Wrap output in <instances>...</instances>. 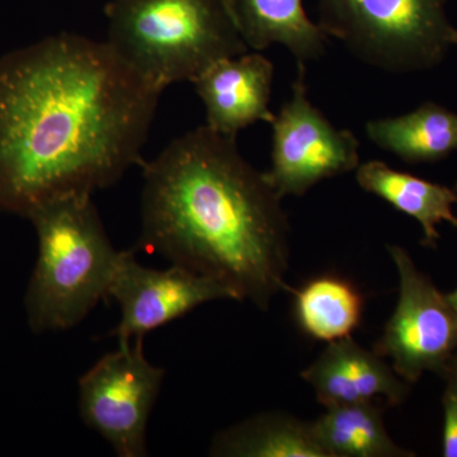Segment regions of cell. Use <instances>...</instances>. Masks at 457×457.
<instances>
[{"instance_id":"1","label":"cell","mask_w":457,"mask_h":457,"mask_svg":"<svg viewBox=\"0 0 457 457\" xmlns=\"http://www.w3.org/2000/svg\"><path fill=\"white\" fill-rule=\"evenodd\" d=\"M162 93L107 42L73 33L0 57V213L27 219L143 164Z\"/></svg>"},{"instance_id":"10","label":"cell","mask_w":457,"mask_h":457,"mask_svg":"<svg viewBox=\"0 0 457 457\" xmlns=\"http://www.w3.org/2000/svg\"><path fill=\"white\" fill-rule=\"evenodd\" d=\"M275 68L260 53L225 57L210 65L192 82L206 108V126L237 137L258 121L272 123L270 112Z\"/></svg>"},{"instance_id":"8","label":"cell","mask_w":457,"mask_h":457,"mask_svg":"<svg viewBox=\"0 0 457 457\" xmlns=\"http://www.w3.org/2000/svg\"><path fill=\"white\" fill-rule=\"evenodd\" d=\"M399 275V299L374 351L393 361L407 383L427 371L442 376L457 353V315L404 248L389 245Z\"/></svg>"},{"instance_id":"17","label":"cell","mask_w":457,"mask_h":457,"mask_svg":"<svg viewBox=\"0 0 457 457\" xmlns=\"http://www.w3.org/2000/svg\"><path fill=\"white\" fill-rule=\"evenodd\" d=\"M293 293L295 318L311 338L332 343L351 337L359 328L365 302L348 279L324 275Z\"/></svg>"},{"instance_id":"3","label":"cell","mask_w":457,"mask_h":457,"mask_svg":"<svg viewBox=\"0 0 457 457\" xmlns=\"http://www.w3.org/2000/svg\"><path fill=\"white\" fill-rule=\"evenodd\" d=\"M38 242L27 286V323L33 333L62 332L108 299L121 252L102 225L92 195L56 198L27 216Z\"/></svg>"},{"instance_id":"18","label":"cell","mask_w":457,"mask_h":457,"mask_svg":"<svg viewBox=\"0 0 457 457\" xmlns=\"http://www.w3.org/2000/svg\"><path fill=\"white\" fill-rule=\"evenodd\" d=\"M446 381L444 398L442 456L457 457V353L441 376Z\"/></svg>"},{"instance_id":"9","label":"cell","mask_w":457,"mask_h":457,"mask_svg":"<svg viewBox=\"0 0 457 457\" xmlns=\"http://www.w3.org/2000/svg\"><path fill=\"white\" fill-rule=\"evenodd\" d=\"M108 299L121 311L111 336L123 343L144 339L204 303L236 300L225 286L179 264L165 270L143 266L134 251L121 252Z\"/></svg>"},{"instance_id":"6","label":"cell","mask_w":457,"mask_h":457,"mask_svg":"<svg viewBox=\"0 0 457 457\" xmlns=\"http://www.w3.org/2000/svg\"><path fill=\"white\" fill-rule=\"evenodd\" d=\"M165 371L147 361L144 339L119 342L79 380V414L120 457L146 455V427Z\"/></svg>"},{"instance_id":"7","label":"cell","mask_w":457,"mask_h":457,"mask_svg":"<svg viewBox=\"0 0 457 457\" xmlns=\"http://www.w3.org/2000/svg\"><path fill=\"white\" fill-rule=\"evenodd\" d=\"M305 65H297L291 98L272 123L270 168L264 173L278 197L303 196L321 180L356 170L360 141L339 130L312 104Z\"/></svg>"},{"instance_id":"4","label":"cell","mask_w":457,"mask_h":457,"mask_svg":"<svg viewBox=\"0 0 457 457\" xmlns=\"http://www.w3.org/2000/svg\"><path fill=\"white\" fill-rule=\"evenodd\" d=\"M106 16L107 44L162 90L249 49L225 0H110Z\"/></svg>"},{"instance_id":"12","label":"cell","mask_w":457,"mask_h":457,"mask_svg":"<svg viewBox=\"0 0 457 457\" xmlns=\"http://www.w3.org/2000/svg\"><path fill=\"white\" fill-rule=\"evenodd\" d=\"M246 46L262 51L282 45L297 64L317 60L329 36L306 14L303 0H225Z\"/></svg>"},{"instance_id":"14","label":"cell","mask_w":457,"mask_h":457,"mask_svg":"<svg viewBox=\"0 0 457 457\" xmlns=\"http://www.w3.org/2000/svg\"><path fill=\"white\" fill-rule=\"evenodd\" d=\"M366 134L405 163H436L457 152V113L426 102L402 116L372 120Z\"/></svg>"},{"instance_id":"15","label":"cell","mask_w":457,"mask_h":457,"mask_svg":"<svg viewBox=\"0 0 457 457\" xmlns=\"http://www.w3.org/2000/svg\"><path fill=\"white\" fill-rule=\"evenodd\" d=\"M327 457H411L385 428L383 408L374 402L335 405L311 423Z\"/></svg>"},{"instance_id":"11","label":"cell","mask_w":457,"mask_h":457,"mask_svg":"<svg viewBox=\"0 0 457 457\" xmlns=\"http://www.w3.org/2000/svg\"><path fill=\"white\" fill-rule=\"evenodd\" d=\"M302 378L312 385L324 407L383 399L394 407L407 398V381L396 375L384 357L357 345L351 337L328 343Z\"/></svg>"},{"instance_id":"19","label":"cell","mask_w":457,"mask_h":457,"mask_svg":"<svg viewBox=\"0 0 457 457\" xmlns=\"http://www.w3.org/2000/svg\"><path fill=\"white\" fill-rule=\"evenodd\" d=\"M445 295H446V299L447 302H449L451 308H453V311L455 312L457 315V288L451 291V293Z\"/></svg>"},{"instance_id":"13","label":"cell","mask_w":457,"mask_h":457,"mask_svg":"<svg viewBox=\"0 0 457 457\" xmlns=\"http://www.w3.org/2000/svg\"><path fill=\"white\" fill-rule=\"evenodd\" d=\"M356 180L363 191L383 198L394 209L420 222L423 230L422 245L435 249L438 240V225L450 222L457 228L453 212L457 204V185L453 187L420 179L405 171L393 170L381 161L360 164Z\"/></svg>"},{"instance_id":"16","label":"cell","mask_w":457,"mask_h":457,"mask_svg":"<svg viewBox=\"0 0 457 457\" xmlns=\"http://www.w3.org/2000/svg\"><path fill=\"white\" fill-rule=\"evenodd\" d=\"M213 456L327 457L312 435L311 423L284 413L260 414L219 433Z\"/></svg>"},{"instance_id":"2","label":"cell","mask_w":457,"mask_h":457,"mask_svg":"<svg viewBox=\"0 0 457 457\" xmlns=\"http://www.w3.org/2000/svg\"><path fill=\"white\" fill-rule=\"evenodd\" d=\"M141 243L267 311L286 290L287 216L236 137L200 126L143 164Z\"/></svg>"},{"instance_id":"20","label":"cell","mask_w":457,"mask_h":457,"mask_svg":"<svg viewBox=\"0 0 457 457\" xmlns=\"http://www.w3.org/2000/svg\"><path fill=\"white\" fill-rule=\"evenodd\" d=\"M453 46L457 47V29H455V32H453Z\"/></svg>"},{"instance_id":"5","label":"cell","mask_w":457,"mask_h":457,"mask_svg":"<svg viewBox=\"0 0 457 457\" xmlns=\"http://www.w3.org/2000/svg\"><path fill=\"white\" fill-rule=\"evenodd\" d=\"M318 25L366 64L398 74L441 64L456 29L446 0H319Z\"/></svg>"}]
</instances>
